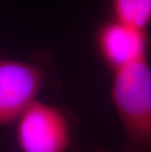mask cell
I'll list each match as a JSON object with an SVG mask.
<instances>
[{
  "mask_svg": "<svg viewBox=\"0 0 151 152\" xmlns=\"http://www.w3.org/2000/svg\"><path fill=\"white\" fill-rule=\"evenodd\" d=\"M111 19L139 30L151 25V0H104Z\"/></svg>",
  "mask_w": 151,
  "mask_h": 152,
  "instance_id": "5b68a950",
  "label": "cell"
},
{
  "mask_svg": "<svg viewBox=\"0 0 151 152\" xmlns=\"http://www.w3.org/2000/svg\"><path fill=\"white\" fill-rule=\"evenodd\" d=\"M14 124L20 152H76L72 121L56 106L35 99Z\"/></svg>",
  "mask_w": 151,
  "mask_h": 152,
  "instance_id": "7a4b0ae2",
  "label": "cell"
},
{
  "mask_svg": "<svg viewBox=\"0 0 151 152\" xmlns=\"http://www.w3.org/2000/svg\"><path fill=\"white\" fill-rule=\"evenodd\" d=\"M112 73L111 100L124 131L123 152H151V66L148 57Z\"/></svg>",
  "mask_w": 151,
  "mask_h": 152,
  "instance_id": "6da1fadb",
  "label": "cell"
},
{
  "mask_svg": "<svg viewBox=\"0 0 151 152\" xmlns=\"http://www.w3.org/2000/svg\"><path fill=\"white\" fill-rule=\"evenodd\" d=\"M91 152H108L106 149H104V148H98V149H95V150H93Z\"/></svg>",
  "mask_w": 151,
  "mask_h": 152,
  "instance_id": "8992f818",
  "label": "cell"
},
{
  "mask_svg": "<svg viewBox=\"0 0 151 152\" xmlns=\"http://www.w3.org/2000/svg\"><path fill=\"white\" fill-rule=\"evenodd\" d=\"M96 45L101 58L113 72L141 58L148 57L150 41L147 31L111 19L99 28Z\"/></svg>",
  "mask_w": 151,
  "mask_h": 152,
  "instance_id": "277c9868",
  "label": "cell"
},
{
  "mask_svg": "<svg viewBox=\"0 0 151 152\" xmlns=\"http://www.w3.org/2000/svg\"><path fill=\"white\" fill-rule=\"evenodd\" d=\"M44 83L39 66L17 60H0V126L17 121L25 109L37 99Z\"/></svg>",
  "mask_w": 151,
  "mask_h": 152,
  "instance_id": "3957f363",
  "label": "cell"
}]
</instances>
